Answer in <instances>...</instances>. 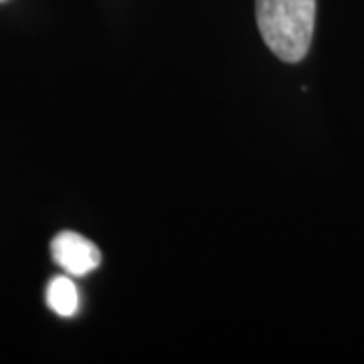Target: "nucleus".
I'll use <instances>...</instances> for the list:
<instances>
[{"mask_svg":"<svg viewBox=\"0 0 364 364\" xmlns=\"http://www.w3.org/2000/svg\"><path fill=\"white\" fill-rule=\"evenodd\" d=\"M257 26L267 49L284 63H299L312 45L316 0H255Z\"/></svg>","mask_w":364,"mask_h":364,"instance_id":"f257e3e1","label":"nucleus"},{"mask_svg":"<svg viewBox=\"0 0 364 364\" xmlns=\"http://www.w3.org/2000/svg\"><path fill=\"white\" fill-rule=\"evenodd\" d=\"M51 255L63 272L79 277L95 272L102 263V253L95 243L73 231H63L53 239Z\"/></svg>","mask_w":364,"mask_h":364,"instance_id":"f03ea898","label":"nucleus"},{"mask_svg":"<svg viewBox=\"0 0 364 364\" xmlns=\"http://www.w3.org/2000/svg\"><path fill=\"white\" fill-rule=\"evenodd\" d=\"M47 304L53 312L63 318L75 316L79 310V291L77 286L65 277V275H57L53 277L47 286Z\"/></svg>","mask_w":364,"mask_h":364,"instance_id":"7ed1b4c3","label":"nucleus"},{"mask_svg":"<svg viewBox=\"0 0 364 364\" xmlns=\"http://www.w3.org/2000/svg\"><path fill=\"white\" fill-rule=\"evenodd\" d=\"M0 2H6V0H0Z\"/></svg>","mask_w":364,"mask_h":364,"instance_id":"20e7f679","label":"nucleus"}]
</instances>
